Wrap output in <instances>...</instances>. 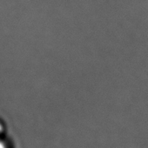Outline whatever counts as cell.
Here are the masks:
<instances>
[{"instance_id":"2","label":"cell","mask_w":148,"mask_h":148,"mask_svg":"<svg viewBox=\"0 0 148 148\" xmlns=\"http://www.w3.org/2000/svg\"><path fill=\"white\" fill-rule=\"evenodd\" d=\"M0 148H10L5 140V138H0Z\"/></svg>"},{"instance_id":"1","label":"cell","mask_w":148,"mask_h":148,"mask_svg":"<svg viewBox=\"0 0 148 148\" xmlns=\"http://www.w3.org/2000/svg\"><path fill=\"white\" fill-rule=\"evenodd\" d=\"M5 124L3 123V121L0 120V138H5Z\"/></svg>"}]
</instances>
